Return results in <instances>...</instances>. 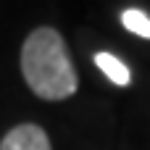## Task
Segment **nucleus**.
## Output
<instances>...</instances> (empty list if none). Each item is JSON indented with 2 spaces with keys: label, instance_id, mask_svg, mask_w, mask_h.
<instances>
[{
  "label": "nucleus",
  "instance_id": "obj_1",
  "mask_svg": "<svg viewBox=\"0 0 150 150\" xmlns=\"http://www.w3.org/2000/svg\"><path fill=\"white\" fill-rule=\"evenodd\" d=\"M21 74L40 100H66L79 87L69 47L53 26L29 32L21 47Z\"/></svg>",
  "mask_w": 150,
  "mask_h": 150
},
{
  "label": "nucleus",
  "instance_id": "obj_2",
  "mask_svg": "<svg viewBox=\"0 0 150 150\" xmlns=\"http://www.w3.org/2000/svg\"><path fill=\"white\" fill-rule=\"evenodd\" d=\"M0 150H53V148H50V140H47L42 127H37V124H18V127H13L3 137Z\"/></svg>",
  "mask_w": 150,
  "mask_h": 150
},
{
  "label": "nucleus",
  "instance_id": "obj_3",
  "mask_svg": "<svg viewBox=\"0 0 150 150\" xmlns=\"http://www.w3.org/2000/svg\"><path fill=\"white\" fill-rule=\"evenodd\" d=\"M95 66L113 82V84H119V87H127L129 82H132V74H129V69H127V63L124 61H119L113 53H105V50H100V53H95Z\"/></svg>",
  "mask_w": 150,
  "mask_h": 150
},
{
  "label": "nucleus",
  "instance_id": "obj_4",
  "mask_svg": "<svg viewBox=\"0 0 150 150\" xmlns=\"http://www.w3.org/2000/svg\"><path fill=\"white\" fill-rule=\"evenodd\" d=\"M121 24H124L132 34L150 40V16L145 11H140V8H127V11L121 13Z\"/></svg>",
  "mask_w": 150,
  "mask_h": 150
}]
</instances>
